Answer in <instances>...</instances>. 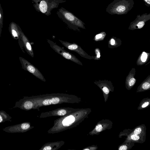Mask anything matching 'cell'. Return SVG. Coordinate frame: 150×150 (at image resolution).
I'll return each mask as SVG.
<instances>
[{
  "label": "cell",
  "instance_id": "6da1fadb",
  "mask_svg": "<svg viewBox=\"0 0 150 150\" xmlns=\"http://www.w3.org/2000/svg\"><path fill=\"white\" fill-rule=\"evenodd\" d=\"M58 17L70 29L76 31L79 28H85L84 23L71 12L62 7L56 12Z\"/></svg>",
  "mask_w": 150,
  "mask_h": 150
},
{
  "label": "cell",
  "instance_id": "7a4b0ae2",
  "mask_svg": "<svg viewBox=\"0 0 150 150\" xmlns=\"http://www.w3.org/2000/svg\"><path fill=\"white\" fill-rule=\"evenodd\" d=\"M134 0H114L108 5L106 11L111 15L127 14L134 7Z\"/></svg>",
  "mask_w": 150,
  "mask_h": 150
},
{
  "label": "cell",
  "instance_id": "3957f363",
  "mask_svg": "<svg viewBox=\"0 0 150 150\" xmlns=\"http://www.w3.org/2000/svg\"><path fill=\"white\" fill-rule=\"evenodd\" d=\"M31 0L36 11L47 16L51 15L52 11L57 8L60 4L66 1L65 0Z\"/></svg>",
  "mask_w": 150,
  "mask_h": 150
},
{
  "label": "cell",
  "instance_id": "277c9868",
  "mask_svg": "<svg viewBox=\"0 0 150 150\" xmlns=\"http://www.w3.org/2000/svg\"><path fill=\"white\" fill-rule=\"evenodd\" d=\"M47 42L50 44V47L63 57L77 64L82 65L81 62L74 55L66 51L63 47L58 45L56 43L51 40L47 39Z\"/></svg>",
  "mask_w": 150,
  "mask_h": 150
},
{
  "label": "cell",
  "instance_id": "5b68a950",
  "mask_svg": "<svg viewBox=\"0 0 150 150\" xmlns=\"http://www.w3.org/2000/svg\"><path fill=\"white\" fill-rule=\"evenodd\" d=\"M19 59L22 69L28 71L40 80L46 81L44 76L38 68L24 58L19 57Z\"/></svg>",
  "mask_w": 150,
  "mask_h": 150
},
{
  "label": "cell",
  "instance_id": "8992f818",
  "mask_svg": "<svg viewBox=\"0 0 150 150\" xmlns=\"http://www.w3.org/2000/svg\"><path fill=\"white\" fill-rule=\"evenodd\" d=\"M112 125L113 123L110 120L103 119L97 123L95 128L89 134L92 135H98L102 132L110 129L112 127Z\"/></svg>",
  "mask_w": 150,
  "mask_h": 150
},
{
  "label": "cell",
  "instance_id": "52a82bcc",
  "mask_svg": "<svg viewBox=\"0 0 150 150\" xmlns=\"http://www.w3.org/2000/svg\"><path fill=\"white\" fill-rule=\"evenodd\" d=\"M119 136V137L124 136L126 137L123 143L133 142L135 143H143L145 142L146 140V137L131 133L127 129H126L120 132Z\"/></svg>",
  "mask_w": 150,
  "mask_h": 150
},
{
  "label": "cell",
  "instance_id": "ba28073f",
  "mask_svg": "<svg viewBox=\"0 0 150 150\" xmlns=\"http://www.w3.org/2000/svg\"><path fill=\"white\" fill-rule=\"evenodd\" d=\"M150 20V13H145L138 15L136 18L130 23L132 28L140 29L144 25L146 22Z\"/></svg>",
  "mask_w": 150,
  "mask_h": 150
},
{
  "label": "cell",
  "instance_id": "9c48e42d",
  "mask_svg": "<svg viewBox=\"0 0 150 150\" xmlns=\"http://www.w3.org/2000/svg\"><path fill=\"white\" fill-rule=\"evenodd\" d=\"M20 38L21 39L24 47L27 53L32 57H34V53L31 43L28 38L22 31L20 30Z\"/></svg>",
  "mask_w": 150,
  "mask_h": 150
},
{
  "label": "cell",
  "instance_id": "30bf717a",
  "mask_svg": "<svg viewBox=\"0 0 150 150\" xmlns=\"http://www.w3.org/2000/svg\"><path fill=\"white\" fill-rule=\"evenodd\" d=\"M62 44L68 49L71 51H74L82 57L85 55L83 51L77 44L74 42L72 43L68 42L63 41L59 40Z\"/></svg>",
  "mask_w": 150,
  "mask_h": 150
},
{
  "label": "cell",
  "instance_id": "8fae6325",
  "mask_svg": "<svg viewBox=\"0 0 150 150\" xmlns=\"http://www.w3.org/2000/svg\"><path fill=\"white\" fill-rule=\"evenodd\" d=\"M19 25L14 22H12L9 24V32L13 38L16 40L20 39V30Z\"/></svg>",
  "mask_w": 150,
  "mask_h": 150
},
{
  "label": "cell",
  "instance_id": "7c38bea8",
  "mask_svg": "<svg viewBox=\"0 0 150 150\" xmlns=\"http://www.w3.org/2000/svg\"><path fill=\"white\" fill-rule=\"evenodd\" d=\"M131 133L142 136H146V126L144 124L137 126L133 129H127Z\"/></svg>",
  "mask_w": 150,
  "mask_h": 150
},
{
  "label": "cell",
  "instance_id": "4fadbf2b",
  "mask_svg": "<svg viewBox=\"0 0 150 150\" xmlns=\"http://www.w3.org/2000/svg\"><path fill=\"white\" fill-rule=\"evenodd\" d=\"M150 104V98H144L141 101L138 107V109L139 110L147 108L149 106Z\"/></svg>",
  "mask_w": 150,
  "mask_h": 150
},
{
  "label": "cell",
  "instance_id": "5bb4252c",
  "mask_svg": "<svg viewBox=\"0 0 150 150\" xmlns=\"http://www.w3.org/2000/svg\"><path fill=\"white\" fill-rule=\"evenodd\" d=\"M134 142H127L123 143L118 147L119 150H127L130 149L134 146Z\"/></svg>",
  "mask_w": 150,
  "mask_h": 150
},
{
  "label": "cell",
  "instance_id": "9a60e30c",
  "mask_svg": "<svg viewBox=\"0 0 150 150\" xmlns=\"http://www.w3.org/2000/svg\"><path fill=\"white\" fill-rule=\"evenodd\" d=\"M75 120L74 117L72 115H70L65 118L62 121V123L63 126H68L73 122Z\"/></svg>",
  "mask_w": 150,
  "mask_h": 150
},
{
  "label": "cell",
  "instance_id": "2e32d148",
  "mask_svg": "<svg viewBox=\"0 0 150 150\" xmlns=\"http://www.w3.org/2000/svg\"><path fill=\"white\" fill-rule=\"evenodd\" d=\"M59 99L58 98H54L51 99H48L44 100L42 104L44 105H49L51 104H57L58 103L59 101Z\"/></svg>",
  "mask_w": 150,
  "mask_h": 150
},
{
  "label": "cell",
  "instance_id": "e0dca14e",
  "mask_svg": "<svg viewBox=\"0 0 150 150\" xmlns=\"http://www.w3.org/2000/svg\"><path fill=\"white\" fill-rule=\"evenodd\" d=\"M3 9L0 3V37L1 36V34L2 31L3 24Z\"/></svg>",
  "mask_w": 150,
  "mask_h": 150
},
{
  "label": "cell",
  "instance_id": "ac0fdd59",
  "mask_svg": "<svg viewBox=\"0 0 150 150\" xmlns=\"http://www.w3.org/2000/svg\"><path fill=\"white\" fill-rule=\"evenodd\" d=\"M33 106V104L32 102L30 101H27L25 102L24 105V107L27 110H29L32 108Z\"/></svg>",
  "mask_w": 150,
  "mask_h": 150
},
{
  "label": "cell",
  "instance_id": "d6986e66",
  "mask_svg": "<svg viewBox=\"0 0 150 150\" xmlns=\"http://www.w3.org/2000/svg\"><path fill=\"white\" fill-rule=\"evenodd\" d=\"M150 87V84L149 83L146 82L144 83L142 86V88L145 90H148Z\"/></svg>",
  "mask_w": 150,
  "mask_h": 150
},
{
  "label": "cell",
  "instance_id": "ffe728a7",
  "mask_svg": "<svg viewBox=\"0 0 150 150\" xmlns=\"http://www.w3.org/2000/svg\"><path fill=\"white\" fill-rule=\"evenodd\" d=\"M147 58V54L144 52H143L141 57V60L142 62H144L146 61Z\"/></svg>",
  "mask_w": 150,
  "mask_h": 150
},
{
  "label": "cell",
  "instance_id": "44dd1931",
  "mask_svg": "<svg viewBox=\"0 0 150 150\" xmlns=\"http://www.w3.org/2000/svg\"><path fill=\"white\" fill-rule=\"evenodd\" d=\"M67 111L64 109H62L59 110L57 112L58 115L62 116L65 115L67 113Z\"/></svg>",
  "mask_w": 150,
  "mask_h": 150
},
{
  "label": "cell",
  "instance_id": "7402d4cb",
  "mask_svg": "<svg viewBox=\"0 0 150 150\" xmlns=\"http://www.w3.org/2000/svg\"><path fill=\"white\" fill-rule=\"evenodd\" d=\"M136 82V80L134 78H132L129 80L128 84L129 86H133Z\"/></svg>",
  "mask_w": 150,
  "mask_h": 150
},
{
  "label": "cell",
  "instance_id": "603a6c76",
  "mask_svg": "<svg viewBox=\"0 0 150 150\" xmlns=\"http://www.w3.org/2000/svg\"><path fill=\"white\" fill-rule=\"evenodd\" d=\"M30 127V125L26 123H23L21 125V128L23 129H28Z\"/></svg>",
  "mask_w": 150,
  "mask_h": 150
},
{
  "label": "cell",
  "instance_id": "cb8c5ba5",
  "mask_svg": "<svg viewBox=\"0 0 150 150\" xmlns=\"http://www.w3.org/2000/svg\"><path fill=\"white\" fill-rule=\"evenodd\" d=\"M97 149L98 147L96 146L93 145L85 149H84V150H96Z\"/></svg>",
  "mask_w": 150,
  "mask_h": 150
},
{
  "label": "cell",
  "instance_id": "d4e9b609",
  "mask_svg": "<svg viewBox=\"0 0 150 150\" xmlns=\"http://www.w3.org/2000/svg\"><path fill=\"white\" fill-rule=\"evenodd\" d=\"M145 5L147 7H149L150 6V0H143Z\"/></svg>",
  "mask_w": 150,
  "mask_h": 150
},
{
  "label": "cell",
  "instance_id": "484cf974",
  "mask_svg": "<svg viewBox=\"0 0 150 150\" xmlns=\"http://www.w3.org/2000/svg\"><path fill=\"white\" fill-rule=\"evenodd\" d=\"M44 150H50L51 149V147L50 146H46L43 149Z\"/></svg>",
  "mask_w": 150,
  "mask_h": 150
},
{
  "label": "cell",
  "instance_id": "4316f807",
  "mask_svg": "<svg viewBox=\"0 0 150 150\" xmlns=\"http://www.w3.org/2000/svg\"><path fill=\"white\" fill-rule=\"evenodd\" d=\"M102 37V35L101 34H98L96 36V38L97 39L100 38Z\"/></svg>",
  "mask_w": 150,
  "mask_h": 150
},
{
  "label": "cell",
  "instance_id": "83f0119b",
  "mask_svg": "<svg viewBox=\"0 0 150 150\" xmlns=\"http://www.w3.org/2000/svg\"><path fill=\"white\" fill-rule=\"evenodd\" d=\"M115 44V40L112 39L111 40V44L112 45H114Z\"/></svg>",
  "mask_w": 150,
  "mask_h": 150
},
{
  "label": "cell",
  "instance_id": "f1b7e54d",
  "mask_svg": "<svg viewBox=\"0 0 150 150\" xmlns=\"http://www.w3.org/2000/svg\"><path fill=\"white\" fill-rule=\"evenodd\" d=\"M100 57V52H98V53L97 55V57L98 58H99Z\"/></svg>",
  "mask_w": 150,
  "mask_h": 150
},
{
  "label": "cell",
  "instance_id": "f546056e",
  "mask_svg": "<svg viewBox=\"0 0 150 150\" xmlns=\"http://www.w3.org/2000/svg\"><path fill=\"white\" fill-rule=\"evenodd\" d=\"M2 121V119L1 116L0 115V122H1Z\"/></svg>",
  "mask_w": 150,
  "mask_h": 150
}]
</instances>
